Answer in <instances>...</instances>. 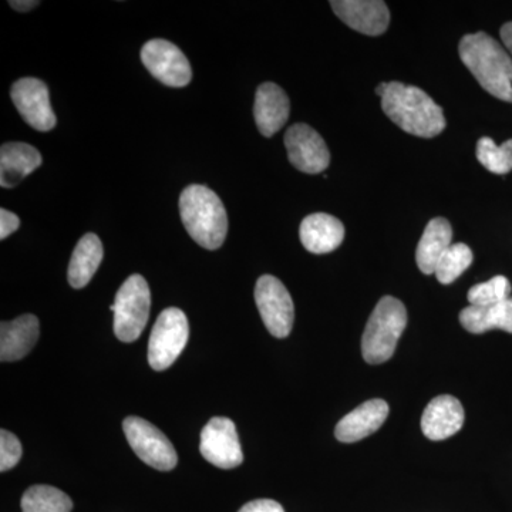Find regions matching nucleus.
<instances>
[{
  "instance_id": "nucleus-1",
  "label": "nucleus",
  "mask_w": 512,
  "mask_h": 512,
  "mask_svg": "<svg viewBox=\"0 0 512 512\" xmlns=\"http://www.w3.org/2000/svg\"><path fill=\"white\" fill-rule=\"evenodd\" d=\"M458 53L485 92L512 103V59L497 40L473 33L461 39Z\"/></svg>"
},
{
  "instance_id": "nucleus-2",
  "label": "nucleus",
  "mask_w": 512,
  "mask_h": 512,
  "mask_svg": "<svg viewBox=\"0 0 512 512\" xmlns=\"http://www.w3.org/2000/svg\"><path fill=\"white\" fill-rule=\"evenodd\" d=\"M382 109L396 126L413 136L436 137L446 128L443 109L419 87L389 83Z\"/></svg>"
},
{
  "instance_id": "nucleus-3",
  "label": "nucleus",
  "mask_w": 512,
  "mask_h": 512,
  "mask_svg": "<svg viewBox=\"0 0 512 512\" xmlns=\"http://www.w3.org/2000/svg\"><path fill=\"white\" fill-rule=\"evenodd\" d=\"M180 215L190 237L205 249L221 248L227 238L228 217L217 194L204 185H190L180 197Z\"/></svg>"
},
{
  "instance_id": "nucleus-4",
  "label": "nucleus",
  "mask_w": 512,
  "mask_h": 512,
  "mask_svg": "<svg viewBox=\"0 0 512 512\" xmlns=\"http://www.w3.org/2000/svg\"><path fill=\"white\" fill-rule=\"evenodd\" d=\"M407 326V311L399 299L384 296L367 320L362 353L370 365H380L394 355L397 342Z\"/></svg>"
},
{
  "instance_id": "nucleus-5",
  "label": "nucleus",
  "mask_w": 512,
  "mask_h": 512,
  "mask_svg": "<svg viewBox=\"0 0 512 512\" xmlns=\"http://www.w3.org/2000/svg\"><path fill=\"white\" fill-rule=\"evenodd\" d=\"M150 308L151 293L146 279L141 275H131L121 285L116 301L110 306L117 339L131 343L140 338L150 318Z\"/></svg>"
},
{
  "instance_id": "nucleus-6",
  "label": "nucleus",
  "mask_w": 512,
  "mask_h": 512,
  "mask_svg": "<svg viewBox=\"0 0 512 512\" xmlns=\"http://www.w3.org/2000/svg\"><path fill=\"white\" fill-rule=\"evenodd\" d=\"M190 338V326L185 313L178 308H168L160 313L151 330L148 342V363L157 372L168 369L183 353Z\"/></svg>"
},
{
  "instance_id": "nucleus-7",
  "label": "nucleus",
  "mask_w": 512,
  "mask_h": 512,
  "mask_svg": "<svg viewBox=\"0 0 512 512\" xmlns=\"http://www.w3.org/2000/svg\"><path fill=\"white\" fill-rule=\"evenodd\" d=\"M123 430L134 453L147 466L171 471L178 463L177 451L167 436L150 421L130 416L123 421Z\"/></svg>"
},
{
  "instance_id": "nucleus-8",
  "label": "nucleus",
  "mask_w": 512,
  "mask_h": 512,
  "mask_svg": "<svg viewBox=\"0 0 512 512\" xmlns=\"http://www.w3.org/2000/svg\"><path fill=\"white\" fill-rule=\"evenodd\" d=\"M255 302L269 333L286 338L292 330L295 308L285 285L275 276H261L255 286Z\"/></svg>"
},
{
  "instance_id": "nucleus-9",
  "label": "nucleus",
  "mask_w": 512,
  "mask_h": 512,
  "mask_svg": "<svg viewBox=\"0 0 512 512\" xmlns=\"http://www.w3.org/2000/svg\"><path fill=\"white\" fill-rule=\"evenodd\" d=\"M141 60L148 72L168 87H185L190 84L192 70L184 53L173 43L153 39L141 49Z\"/></svg>"
},
{
  "instance_id": "nucleus-10",
  "label": "nucleus",
  "mask_w": 512,
  "mask_h": 512,
  "mask_svg": "<svg viewBox=\"0 0 512 512\" xmlns=\"http://www.w3.org/2000/svg\"><path fill=\"white\" fill-rule=\"evenodd\" d=\"M200 451L202 457L215 467L231 470L244 461L237 427L227 417H214L202 429Z\"/></svg>"
},
{
  "instance_id": "nucleus-11",
  "label": "nucleus",
  "mask_w": 512,
  "mask_h": 512,
  "mask_svg": "<svg viewBox=\"0 0 512 512\" xmlns=\"http://www.w3.org/2000/svg\"><path fill=\"white\" fill-rule=\"evenodd\" d=\"M10 97L22 119L37 131L53 130L57 119L50 104L49 89L46 83L35 77H25L13 84Z\"/></svg>"
},
{
  "instance_id": "nucleus-12",
  "label": "nucleus",
  "mask_w": 512,
  "mask_h": 512,
  "mask_svg": "<svg viewBox=\"0 0 512 512\" xmlns=\"http://www.w3.org/2000/svg\"><path fill=\"white\" fill-rule=\"evenodd\" d=\"M285 146L293 167L305 174H320L329 167L325 140L308 124H295L286 131Z\"/></svg>"
},
{
  "instance_id": "nucleus-13",
  "label": "nucleus",
  "mask_w": 512,
  "mask_h": 512,
  "mask_svg": "<svg viewBox=\"0 0 512 512\" xmlns=\"http://www.w3.org/2000/svg\"><path fill=\"white\" fill-rule=\"evenodd\" d=\"M330 6L343 23L363 35H383L389 28L390 12L380 0H332Z\"/></svg>"
},
{
  "instance_id": "nucleus-14",
  "label": "nucleus",
  "mask_w": 512,
  "mask_h": 512,
  "mask_svg": "<svg viewBox=\"0 0 512 512\" xmlns=\"http://www.w3.org/2000/svg\"><path fill=\"white\" fill-rule=\"evenodd\" d=\"M463 404L456 397L444 396L431 400L421 416V430L429 440L441 441L463 429Z\"/></svg>"
},
{
  "instance_id": "nucleus-15",
  "label": "nucleus",
  "mask_w": 512,
  "mask_h": 512,
  "mask_svg": "<svg viewBox=\"0 0 512 512\" xmlns=\"http://www.w3.org/2000/svg\"><path fill=\"white\" fill-rule=\"evenodd\" d=\"M291 113L288 96L278 84L264 83L256 90L254 116L262 136L272 137L285 126Z\"/></svg>"
},
{
  "instance_id": "nucleus-16",
  "label": "nucleus",
  "mask_w": 512,
  "mask_h": 512,
  "mask_svg": "<svg viewBox=\"0 0 512 512\" xmlns=\"http://www.w3.org/2000/svg\"><path fill=\"white\" fill-rule=\"evenodd\" d=\"M389 416V404L382 399H373L360 404L346 414L336 426V439L342 443H356L376 433Z\"/></svg>"
},
{
  "instance_id": "nucleus-17",
  "label": "nucleus",
  "mask_w": 512,
  "mask_h": 512,
  "mask_svg": "<svg viewBox=\"0 0 512 512\" xmlns=\"http://www.w3.org/2000/svg\"><path fill=\"white\" fill-rule=\"evenodd\" d=\"M299 237L306 251L322 255L335 251L345 239V227L329 214L308 215L299 228Z\"/></svg>"
},
{
  "instance_id": "nucleus-18",
  "label": "nucleus",
  "mask_w": 512,
  "mask_h": 512,
  "mask_svg": "<svg viewBox=\"0 0 512 512\" xmlns=\"http://www.w3.org/2000/svg\"><path fill=\"white\" fill-rule=\"evenodd\" d=\"M39 319L35 315H23L0 326V360L16 362L28 356L39 339Z\"/></svg>"
},
{
  "instance_id": "nucleus-19",
  "label": "nucleus",
  "mask_w": 512,
  "mask_h": 512,
  "mask_svg": "<svg viewBox=\"0 0 512 512\" xmlns=\"http://www.w3.org/2000/svg\"><path fill=\"white\" fill-rule=\"evenodd\" d=\"M42 156L26 143H6L0 148V185L13 188L42 165Z\"/></svg>"
},
{
  "instance_id": "nucleus-20",
  "label": "nucleus",
  "mask_w": 512,
  "mask_h": 512,
  "mask_svg": "<svg viewBox=\"0 0 512 512\" xmlns=\"http://www.w3.org/2000/svg\"><path fill=\"white\" fill-rule=\"evenodd\" d=\"M451 239L453 229L446 218H434L427 224L416 251V262L423 274L436 272L441 256L453 245Z\"/></svg>"
},
{
  "instance_id": "nucleus-21",
  "label": "nucleus",
  "mask_w": 512,
  "mask_h": 512,
  "mask_svg": "<svg viewBox=\"0 0 512 512\" xmlns=\"http://www.w3.org/2000/svg\"><path fill=\"white\" fill-rule=\"evenodd\" d=\"M463 328L474 335L501 329L512 333V296L491 306H467L460 312Z\"/></svg>"
},
{
  "instance_id": "nucleus-22",
  "label": "nucleus",
  "mask_w": 512,
  "mask_h": 512,
  "mask_svg": "<svg viewBox=\"0 0 512 512\" xmlns=\"http://www.w3.org/2000/svg\"><path fill=\"white\" fill-rule=\"evenodd\" d=\"M103 254V244L97 235L86 234L80 239L67 269V279L74 289L89 285L103 261Z\"/></svg>"
},
{
  "instance_id": "nucleus-23",
  "label": "nucleus",
  "mask_w": 512,
  "mask_h": 512,
  "mask_svg": "<svg viewBox=\"0 0 512 512\" xmlns=\"http://www.w3.org/2000/svg\"><path fill=\"white\" fill-rule=\"evenodd\" d=\"M20 505L23 512H70L73 508L69 495L52 485H33Z\"/></svg>"
},
{
  "instance_id": "nucleus-24",
  "label": "nucleus",
  "mask_w": 512,
  "mask_h": 512,
  "mask_svg": "<svg viewBox=\"0 0 512 512\" xmlns=\"http://www.w3.org/2000/svg\"><path fill=\"white\" fill-rule=\"evenodd\" d=\"M473 251L466 244H454L441 256L434 275L440 284L450 285L473 264Z\"/></svg>"
},
{
  "instance_id": "nucleus-25",
  "label": "nucleus",
  "mask_w": 512,
  "mask_h": 512,
  "mask_svg": "<svg viewBox=\"0 0 512 512\" xmlns=\"http://www.w3.org/2000/svg\"><path fill=\"white\" fill-rule=\"evenodd\" d=\"M477 158L490 173L505 175L512 170V140L497 146L490 137H483L477 143Z\"/></svg>"
},
{
  "instance_id": "nucleus-26",
  "label": "nucleus",
  "mask_w": 512,
  "mask_h": 512,
  "mask_svg": "<svg viewBox=\"0 0 512 512\" xmlns=\"http://www.w3.org/2000/svg\"><path fill=\"white\" fill-rule=\"evenodd\" d=\"M468 302L473 306H491L511 298V284L505 276H494L488 282L474 285L468 291Z\"/></svg>"
},
{
  "instance_id": "nucleus-27",
  "label": "nucleus",
  "mask_w": 512,
  "mask_h": 512,
  "mask_svg": "<svg viewBox=\"0 0 512 512\" xmlns=\"http://www.w3.org/2000/svg\"><path fill=\"white\" fill-rule=\"evenodd\" d=\"M22 458V444L10 431H0V471L12 470Z\"/></svg>"
},
{
  "instance_id": "nucleus-28",
  "label": "nucleus",
  "mask_w": 512,
  "mask_h": 512,
  "mask_svg": "<svg viewBox=\"0 0 512 512\" xmlns=\"http://www.w3.org/2000/svg\"><path fill=\"white\" fill-rule=\"evenodd\" d=\"M20 227V220L18 215L13 214L5 208L0 210V239H6L18 231Z\"/></svg>"
},
{
  "instance_id": "nucleus-29",
  "label": "nucleus",
  "mask_w": 512,
  "mask_h": 512,
  "mask_svg": "<svg viewBox=\"0 0 512 512\" xmlns=\"http://www.w3.org/2000/svg\"><path fill=\"white\" fill-rule=\"evenodd\" d=\"M238 512H285L282 505L276 503L274 500H254L251 503L245 504Z\"/></svg>"
},
{
  "instance_id": "nucleus-30",
  "label": "nucleus",
  "mask_w": 512,
  "mask_h": 512,
  "mask_svg": "<svg viewBox=\"0 0 512 512\" xmlns=\"http://www.w3.org/2000/svg\"><path fill=\"white\" fill-rule=\"evenodd\" d=\"M9 5L19 12H29V10L35 9L39 2L36 0H10Z\"/></svg>"
},
{
  "instance_id": "nucleus-31",
  "label": "nucleus",
  "mask_w": 512,
  "mask_h": 512,
  "mask_svg": "<svg viewBox=\"0 0 512 512\" xmlns=\"http://www.w3.org/2000/svg\"><path fill=\"white\" fill-rule=\"evenodd\" d=\"M500 35L505 47H507L508 52L512 55V22L505 23L503 28H501Z\"/></svg>"
},
{
  "instance_id": "nucleus-32",
  "label": "nucleus",
  "mask_w": 512,
  "mask_h": 512,
  "mask_svg": "<svg viewBox=\"0 0 512 512\" xmlns=\"http://www.w3.org/2000/svg\"><path fill=\"white\" fill-rule=\"evenodd\" d=\"M387 87H389V83H382L377 86L376 94L377 96L383 97L387 92Z\"/></svg>"
}]
</instances>
